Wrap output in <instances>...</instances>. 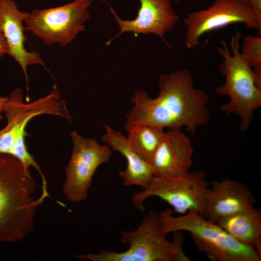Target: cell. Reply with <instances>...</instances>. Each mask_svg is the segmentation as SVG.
I'll list each match as a JSON object with an SVG mask.
<instances>
[{
  "label": "cell",
  "instance_id": "8992f818",
  "mask_svg": "<svg viewBox=\"0 0 261 261\" xmlns=\"http://www.w3.org/2000/svg\"><path fill=\"white\" fill-rule=\"evenodd\" d=\"M169 240L163 230L159 213L150 210L133 231L121 232V241L129 247L126 250L112 251V261H189L185 253L183 237L174 232Z\"/></svg>",
  "mask_w": 261,
  "mask_h": 261
},
{
  "label": "cell",
  "instance_id": "7402d4cb",
  "mask_svg": "<svg viewBox=\"0 0 261 261\" xmlns=\"http://www.w3.org/2000/svg\"></svg>",
  "mask_w": 261,
  "mask_h": 261
},
{
  "label": "cell",
  "instance_id": "7c38bea8",
  "mask_svg": "<svg viewBox=\"0 0 261 261\" xmlns=\"http://www.w3.org/2000/svg\"><path fill=\"white\" fill-rule=\"evenodd\" d=\"M29 13L19 10L13 0H0V32L8 46V55L21 67L28 85L27 69L28 65L39 64L45 66L40 55L35 51L29 52L25 46L26 37L23 21Z\"/></svg>",
  "mask_w": 261,
  "mask_h": 261
},
{
  "label": "cell",
  "instance_id": "ba28073f",
  "mask_svg": "<svg viewBox=\"0 0 261 261\" xmlns=\"http://www.w3.org/2000/svg\"><path fill=\"white\" fill-rule=\"evenodd\" d=\"M91 0H75L55 8L35 10L25 20V29L47 45L58 43L65 46L85 30L89 18L88 8Z\"/></svg>",
  "mask_w": 261,
  "mask_h": 261
},
{
  "label": "cell",
  "instance_id": "d6986e66",
  "mask_svg": "<svg viewBox=\"0 0 261 261\" xmlns=\"http://www.w3.org/2000/svg\"><path fill=\"white\" fill-rule=\"evenodd\" d=\"M8 49L5 40L0 32V58L4 55L8 54Z\"/></svg>",
  "mask_w": 261,
  "mask_h": 261
},
{
  "label": "cell",
  "instance_id": "7a4b0ae2",
  "mask_svg": "<svg viewBox=\"0 0 261 261\" xmlns=\"http://www.w3.org/2000/svg\"><path fill=\"white\" fill-rule=\"evenodd\" d=\"M36 183L16 158L0 154V243H16L34 229L37 209L48 196L33 195Z\"/></svg>",
  "mask_w": 261,
  "mask_h": 261
},
{
  "label": "cell",
  "instance_id": "44dd1931",
  "mask_svg": "<svg viewBox=\"0 0 261 261\" xmlns=\"http://www.w3.org/2000/svg\"><path fill=\"white\" fill-rule=\"evenodd\" d=\"M8 99V97L0 96V120H2L3 117L2 115L4 105Z\"/></svg>",
  "mask_w": 261,
  "mask_h": 261
},
{
  "label": "cell",
  "instance_id": "3957f363",
  "mask_svg": "<svg viewBox=\"0 0 261 261\" xmlns=\"http://www.w3.org/2000/svg\"><path fill=\"white\" fill-rule=\"evenodd\" d=\"M3 113L7 124L0 130V154L16 158L28 169L33 167L41 176L42 190H47L45 177L26 145V137L29 135L26 128L32 119L43 115L57 116L70 122L72 117L66 102L56 86L48 95L28 103L23 102L22 90L16 88L10 93Z\"/></svg>",
  "mask_w": 261,
  "mask_h": 261
},
{
  "label": "cell",
  "instance_id": "277c9868",
  "mask_svg": "<svg viewBox=\"0 0 261 261\" xmlns=\"http://www.w3.org/2000/svg\"><path fill=\"white\" fill-rule=\"evenodd\" d=\"M241 33L237 31L232 35L230 45L221 42L218 53L223 58L218 66L220 72L225 77L224 83L216 88V94L229 97L223 104L222 111L227 115L235 114L240 118V129L245 131L249 127L254 113L261 106V77L256 75L240 53Z\"/></svg>",
  "mask_w": 261,
  "mask_h": 261
},
{
  "label": "cell",
  "instance_id": "8fae6325",
  "mask_svg": "<svg viewBox=\"0 0 261 261\" xmlns=\"http://www.w3.org/2000/svg\"><path fill=\"white\" fill-rule=\"evenodd\" d=\"M139 1L140 7L137 16L133 20H122L110 7L120 31L107 43V44L125 32H132L135 36L152 33L164 41V35L171 31L178 22V16L172 7L171 0Z\"/></svg>",
  "mask_w": 261,
  "mask_h": 261
},
{
  "label": "cell",
  "instance_id": "4fadbf2b",
  "mask_svg": "<svg viewBox=\"0 0 261 261\" xmlns=\"http://www.w3.org/2000/svg\"><path fill=\"white\" fill-rule=\"evenodd\" d=\"M255 199L243 183L225 179L213 182L206 197L203 217L219 219L254 207Z\"/></svg>",
  "mask_w": 261,
  "mask_h": 261
},
{
  "label": "cell",
  "instance_id": "ac0fdd59",
  "mask_svg": "<svg viewBox=\"0 0 261 261\" xmlns=\"http://www.w3.org/2000/svg\"><path fill=\"white\" fill-rule=\"evenodd\" d=\"M240 53L251 68L261 64V37L248 35L243 37Z\"/></svg>",
  "mask_w": 261,
  "mask_h": 261
},
{
  "label": "cell",
  "instance_id": "30bf717a",
  "mask_svg": "<svg viewBox=\"0 0 261 261\" xmlns=\"http://www.w3.org/2000/svg\"><path fill=\"white\" fill-rule=\"evenodd\" d=\"M183 21L188 49L198 45L203 34L233 23L261 31V18L246 0H215L208 8L188 14Z\"/></svg>",
  "mask_w": 261,
  "mask_h": 261
},
{
  "label": "cell",
  "instance_id": "9a60e30c",
  "mask_svg": "<svg viewBox=\"0 0 261 261\" xmlns=\"http://www.w3.org/2000/svg\"><path fill=\"white\" fill-rule=\"evenodd\" d=\"M102 138L112 150L120 153L126 159V168L119 174L126 186H136L145 188L153 177L150 164L143 160L130 146L127 137L106 124Z\"/></svg>",
  "mask_w": 261,
  "mask_h": 261
},
{
  "label": "cell",
  "instance_id": "5b68a950",
  "mask_svg": "<svg viewBox=\"0 0 261 261\" xmlns=\"http://www.w3.org/2000/svg\"><path fill=\"white\" fill-rule=\"evenodd\" d=\"M166 209L159 213L164 232L186 231L190 234L197 249L213 261H260L255 249L234 239L216 222L195 211L178 217Z\"/></svg>",
  "mask_w": 261,
  "mask_h": 261
},
{
  "label": "cell",
  "instance_id": "6da1fadb",
  "mask_svg": "<svg viewBox=\"0 0 261 261\" xmlns=\"http://www.w3.org/2000/svg\"><path fill=\"white\" fill-rule=\"evenodd\" d=\"M158 84L159 92L154 98L142 89L135 92L125 128L140 124L169 130L185 127L193 135L199 128L208 124L209 96L195 87L189 71L183 69L161 74Z\"/></svg>",
  "mask_w": 261,
  "mask_h": 261
},
{
  "label": "cell",
  "instance_id": "52a82bcc",
  "mask_svg": "<svg viewBox=\"0 0 261 261\" xmlns=\"http://www.w3.org/2000/svg\"><path fill=\"white\" fill-rule=\"evenodd\" d=\"M209 183L203 171L189 172L177 176H153L142 191L133 193L131 201L141 212L145 201L156 197L167 203L179 215L195 211L203 216Z\"/></svg>",
  "mask_w": 261,
  "mask_h": 261
},
{
  "label": "cell",
  "instance_id": "ffe728a7",
  "mask_svg": "<svg viewBox=\"0 0 261 261\" xmlns=\"http://www.w3.org/2000/svg\"><path fill=\"white\" fill-rule=\"evenodd\" d=\"M252 6L257 14L261 18V0H246Z\"/></svg>",
  "mask_w": 261,
  "mask_h": 261
},
{
  "label": "cell",
  "instance_id": "5bb4252c",
  "mask_svg": "<svg viewBox=\"0 0 261 261\" xmlns=\"http://www.w3.org/2000/svg\"><path fill=\"white\" fill-rule=\"evenodd\" d=\"M193 154L189 137L181 130H169L150 162L153 175L177 176L188 173Z\"/></svg>",
  "mask_w": 261,
  "mask_h": 261
},
{
  "label": "cell",
  "instance_id": "9c48e42d",
  "mask_svg": "<svg viewBox=\"0 0 261 261\" xmlns=\"http://www.w3.org/2000/svg\"><path fill=\"white\" fill-rule=\"evenodd\" d=\"M71 156L65 169L62 190L66 198L73 203L85 201L88 195L97 169L110 160L111 149L94 139L82 137L73 130Z\"/></svg>",
  "mask_w": 261,
  "mask_h": 261
},
{
  "label": "cell",
  "instance_id": "e0dca14e",
  "mask_svg": "<svg viewBox=\"0 0 261 261\" xmlns=\"http://www.w3.org/2000/svg\"><path fill=\"white\" fill-rule=\"evenodd\" d=\"M127 139L131 148L150 164L160 144L165 131L164 129L147 124H140L125 128Z\"/></svg>",
  "mask_w": 261,
  "mask_h": 261
},
{
  "label": "cell",
  "instance_id": "2e32d148",
  "mask_svg": "<svg viewBox=\"0 0 261 261\" xmlns=\"http://www.w3.org/2000/svg\"><path fill=\"white\" fill-rule=\"evenodd\" d=\"M239 242L261 254V212L254 207L216 222Z\"/></svg>",
  "mask_w": 261,
  "mask_h": 261
}]
</instances>
